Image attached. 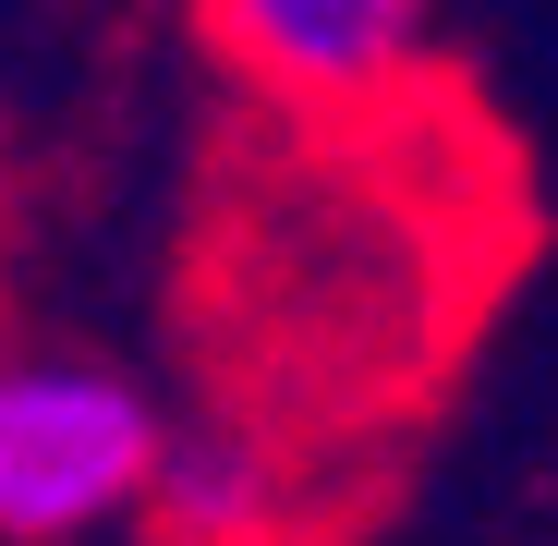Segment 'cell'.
<instances>
[{
	"label": "cell",
	"mask_w": 558,
	"mask_h": 546,
	"mask_svg": "<svg viewBox=\"0 0 558 546\" xmlns=\"http://www.w3.org/2000/svg\"><path fill=\"white\" fill-rule=\"evenodd\" d=\"M158 462V401L110 364L25 352L0 364V546H61L85 522H122Z\"/></svg>",
	"instance_id": "cell-1"
},
{
	"label": "cell",
	"mask_w": 558,
	"mask_h": 546,
	"mask_svg": "<svg viewBox=\"0 0 558 546\" xmlns=\"http://www.w3.org/2000/svg\"><path fill=\"white\" fill-rule=\"evenodd\" d=\"M195 37L304 122H377L425 73V0H195Z\"/></svg>",
	"instance_id": "cell-2"
},
{
	"label": "cell",
	"mask_w": 558,
	"mask_h": 546,
	"mask_svg": "<svg viewBox=\"0 0 558 546\" xmlns=\"http://www.w3.org/2000/svg\"><path fill=\"white\" fill-rule=\"evenodd\" d=\"M134 510L146 546H304V462L279 425H158Z\"/></svg>",
	"instance_id": "cell-3"
}]
</instances>
